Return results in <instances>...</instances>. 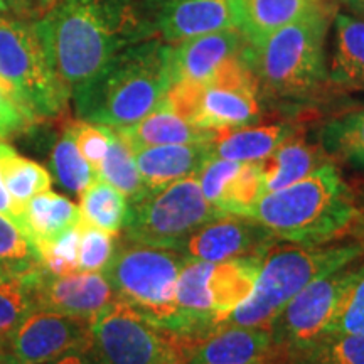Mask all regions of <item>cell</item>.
<instances>
[{
    "label": "cell",
    "instance_id": "obj_1",
    "mask_svg": "<svg viewBox=\"0 0 364 364\" xmlns=\"http://www.w3.org/2000/svg\"><path fill=\"white\" fill-rule=\"evenodd\" d=\"M34 24L73 93L127 46L159 38L157 0H51Z\"/></svg>",
    "mask_w": 364,
    "mask_h": 364
},
{
    "label": "cell",
    "instance_id": "obj_2",
    "mask_svg": "<svg viewBox=\"0 0 364 364\" xmlns=\"http://www.w3.org/2000/svg\"><path fill=\"white\" fill-rule=\"evenodd\" d=\"M171 44L161 38L127 46L73 91L78 120L124 129L149 115L169 91Z\"/></svg>",
    "mask_w": 364,
    "mask_h": 364
},
{
    "label": "cell",
    "instance_id": "obj_3",
    "mask_svg": "<svg viewBox=\"0 0 364 364\" xmlns=\"http://www.w3.org/2000/svg\"><path fill=\"white\" fill-rule=\"evenodd\" d=\"M245 216L279 241L322 245L341 240L353 230L359 220V206L336 162L329 161L306 179L260 196Z\"/></svg>",
    "mask_w": 364,
    "mask_h": 364
},
{
    "label": "cell",
    "instance_id": "obj_4",
    "mask_svg": "<svg viewBox=\"0 0 364 364\" xmlns=\"http://www.w3.org/2000/svg\"><path fill=\"white\" fill-rule=\"evenodd\" d=\"M338 6L318 9L245 48L243 58L272 98H307L329 85L326 39Z\"/></svg>",
    "mask_w": 364,
    "mask_h": 364
},
{
    "label": "cell",
    "instance_id": "obj_5",
    "mask_svg": "<svg viewBox=\"0 0 364 364\" xmlns=\"http://www.w3.org/2000/svg\"><path fill=\"white\" fill-rule=\"evenodd\" d=\"M364 257L361 241H331L322 245L280 247L275 243L262 260L253 294L228 314L218 326L267 327L287 304L311 282L351 265Z\"/></svg>",
    "mask_w": 364,
    "mask_h": 364
},
{
    "label": "cell",
    "instance_id": "obj_6",
    "mask_svg": "<svg viewBox=\"0 0 364 364\" xmlns=\"http://www.w3.org/2000/svg\"><path fill=\"white\" fill-rule=\"evenodd\" d=\"M265 255L226 262L188 260L176 287V332L201 343L253 294Z\"/></svg>",
    "mask_w": 364,
    "mask_h": 364
},
{
    "label": "cell",
    "instance_id": "obj_7",
    "mask_svg": "<svg viewBox=\"0 0 364 364\" xmlns=\"http://www.w3.org/2000/svg\"><path fill=\"white\" fill-rule=\"evenodd\" d=\"M188 262L181 248H162L122 240L102 272L115 299L154 324L176 332V287Z\"/></svg>",
    "mask_w": 364,
    "mask_h": 364
},
{
    "label": "cell",
    "instance_id": "obj_8",
    "mask_svg": "<svg viewBox=\"0 0 364 364\" xmlns=\"http://www.w3.org/2000/svg\"><path fill=\"white\" fill-rule=\"evenodd\" d=\"M243 53L223 63L204 83L171 85L166 103L186 122L216 134L255 124L262 115L260 88Z\"/></svg>",
    "mask_w": 364,
    "mask_h": 364
},
{
    "label": "cell",
    "instance_id": "obj_9",
    "mask_svg": "<svg viewBox=\"0 0 364 364\" xmlns=\"http://www.w3.org/2000/svg\"><path fill=\"white\" fill-rule=\"evenodd\" d=\"M198 344L115 299L91 318L86 349L98 364H186Z\"/></svg>",
    "mask_w": 364,
    "mask_h": 364
},
{
    "label": "cell",
    "instance_id": "obj_10",
    "mask_svg": "<svg viewBox=\"0 0 364 364\" xmlns=\"http://www.w3.org/2000/svg\"><path fill=\"white\" fill-rule=\"evenodd\" d=\"M0 78L38 120L66 112L71 91L53 68L34 21L0 16Z\"/></svg>",
    "mask_w": 364,
    "mask_h": 364
},
{
    "label": "cell",
    "instance_id": "obj_11",
    "mask_svg": "<svg viewBox=\"0 0 364 364\" xmlns=\"http://www.w3.org/2000/svg\"><path fill=\"white\" fill-rule=\"evenodd\" d=\"M220 216L203 196L198 176H189L132 204L124 231L136 243L182 248L198 228Z\"/></svg>",
    "mask_w": 364,
    "mask_h": 364
},
{
    "label": "cell",
    "instance_id": "obj_12",
    "mask_svg": "<svg viewBox=\"0 0 364 364\" xmlns=\"http://www.w3.org/2000/svg\"><path fill=\"white\" fill-rule=\"evenodd\" d=\"M351 265L311 282L273 318L272 336L284 351L285 359L326 334L336 302L349 279Z\"/></svg>",
    "mask_w": 364,
    "mask_h": 364
},
{
    "label": "cell",
    "instance_id": "obj_13",
    "mask_svg": "<svg viewBox=\"0 0 364 364\" xmlns=\"http://www.w3.org/2000/svg\"><path fill=\"white\" fill-rule=\"evenodd\" d=\"M91 318L34 309L17 327L4 353L19 364H44L88 348Z\"/></svg>",
    "mask_w": 364,
    "mask_h": 364
},
{
    "label": "cell",
    "instance_id": "obj_14",
    "mask_svg": "<svg viewBox=\"0 0 364 364\" xmlns=\"http://www.w3.org/2000/svg\"><path fill=\"white\" fill-rule=\"evenodd\" d=\"M277 241L252 218L223 215L198 228L181 250L188 260L226 262L265 255Z\"/></svg>",
    "mask_w": 364,
    "mask_h": 364
},
{
    "label": "cell",
    "instance_id": "obj_15",
    "mask_svg": "<svg viewBox=\"0 0 364 364\" xmlns=\"http://www.w3.org/2000/svg\"><path fill=\"white\" fill-rule=\"evenodd\" d=\"M33 295L36 309L85 318H93L115 300L103 273L80 270L51 275L43 268L33 282Z\"/></svg>",
    "mask_w": 364,
    "mask_h": 364
},
{
    "label": "cell",
    "instance_id": "obj_16",
    "mask_svg": "<svg viewBox=\"0 0 364 364\" xmlns=\"http://www.w3.org/2000/svg\"><path fill=\"white\" fill-rule=\"evenodd\" d=\"M186 364H287L267 327H220L206 336Z\"/></svg>",
    "mask_w": 364,
    "mask_h": 364
},
{
    "label": "cell",
    "instance_id": "obj_17",
    "mask_svg": "<svg viewBox=\"0 0 364 364\" xmlns=\"http://www.w3.org/2000/svg\"><path fill=\"white\" fill-rule=\"evenodd\" d=\"M201 193L221 215L245 216L263 194L258 162L211 157L198 174Z\"/></svg>",
    "mask_w": 364,
    "mask_h": 364
},
{
    "label": "cell",
    "instance_id": "obj_18",
    "mask_svg": "<svg viewBox=\"0 0 364 364\" xmlns=\"http://www.w3.org/2000/svg\"><path fill=\"white\" fill-rule=\"evenodd\" d=\"M247 41L236 27L196 36L171 44V81L174 83H204L230 58L240 56Z\"/></svg>",
    "mask_w": 364,
    "mask_h": 364
},
{
    "label": "cell",
    "instance_id": "obj_19",
    "mask_svg": "<svg viewBox=\"0 0 364 364\" xmlns=\"http://www.w3.org/2000/svg\"><path fill=\"white\" fill-rule=\"evenodd\" d=\"M235 27L230 0H157V34L167 44Z\"/></svg>",
    "mask_w": 364,
    "mask_h": 364
},
{
    "label": "cell",
    "instance_id": "obj_20",
    "mask_svg": "<svg viewBox=\"0 0 364 364\" xmlns=\"http://www.w3.org/2000/svg\"><path fill=\"white\" fill-rule=\"evenodd\" d=\"M132 152L147 193H156L184 177L198 176L204 164L215 157L213 142L154 145Z\"/></svg>",
    "mask_w": 364,
    "mask_h": 364
},
{
    "label": "cell",
    "instance_id": "obj_21",
    "mask_svg": "<svg viewBox=\"0 0 364 364\" xmlns=\"http://www.w3.org/2000/svg\"><path fill=\"white\" fill-rule=\"evenodd\" d=\"M230 6L235 27L253 46L307 14L336 6V0H230Z\"/></svg>",
    "mask_w": 364,
    "mask_h": 364
},
{
    "label": "cell",
    "instance_id": "obj_22",
    "mask_svg": "<svg viewBox=\"0 0 364 364\" xmlns=\"http://www.w3.org/2000/svg\"><path fill=\"white\" fill-rule=\"evenodd\" d=\"M329 161L332 159L327 156L321 145L307 142L306 136L294 132L270 156L258 162L263 194L275 193L306 179L317 167Z\"/></svg>",
    "mask_w": 364,
    "mask_h": 364
},
{
    "label": "cell",
    "instance_id": "obj_23",
    "mask_svg": "<svg viewBox=\"0 0 364 364\" xmlns=\"http://www.w3.org/2000/svg\"><path fill=\"white\" fill-rule=\"evenodd\" d=\"M113 130L130 145L132 150L154 147V145L213 142L216 136V132L199 129L186 122L172 110L166 100H162L149 115H145L136 124Z\"/></svg>",
    "mask_w": 364,
    "mask_h": 364
},
{
    "label": "cell",
    "instance_id": "obj_24",
    "mask_svg": "<svg viewBox=\"0 0 364 364\" xmlns=\"http://www.w3.org/2000/svg\"><path fill=\"white\" fill-rule=\"evenodd\" d=\"M81 221L80 208L65 196L44 191L22 209L19 228L36 250L65 235Z\"/></svg>",
    "mask_w": 364,
    "mask_h": 364
},
{
    "label": "cell",
    "instance_id": "obj_25",
    "mask_svg": "<svg viewBox=\"0 0 364 364\" xmlns=\"http://www.w3.org/2000/svg\"><path fill=\"white\" fill-rule=\"evenodd\" d=\"M329 85L364 90V17L336 12Z\"/></svg>",
    "mask_w": 364,
    "mask_h": 364
},
{
    "label": "cell",
    "instance_id": "obj_26",
    "mask_svg": "<svg viewBox=\"0 0 364 364\" xmlns=\"http://www.w3.org/2000/svg\"><path fill=\"white\" fill-rule=\"evenodd\" d=\"M294 132V127L289 124L245 125L223 130L213 140V152L215 157L226 161L260 162Z\"/></svg>",
    "mask_w": 364,
    "mask_h": 364
},
{
    "label": "cell",
    "instance_id": "obj_27",
    "mask_svg": "<svg viewBox=\"0 0 364 364\" xmlns=\"http://www.w3.org/2000/svg\"><path fill=\"white\" fill-rule=\"evenodd\" d=\"M80 196L81 221L115 236L124 231L130 204L120 191L97 177Z\"/></svg>",
    "mask_w": 364,
    "mask_h": 364
},
{
    "label": "cell",
    "instance_id": "obj_28",
    "mask_svg": "<svg viewBox=\"0 0 364 364\" xmlns=\"http://www.w3.org/2000/svg\"><path fill=\"white\" fill-rule=\"evenodd\" d=\"M0 169L14 204L22 213L29 199L51 188L53 177L43 166L22 157L11 145L0 142Z\"/></svg>",
    "mask_w": 364,
    "mask_h": 364
},
{
    "label": "cell",
    "instance_id": "obj_29",
    "mask_svg": "<svg viewBox=\"0 0 364 364\" xmlns=\"http://www.w3.org/2000/svg\"><path fill=\"white\" fill-rule=\"evenodd\" d=\"M321 147L334 162L364 169V108L327 122L321 132Z\"/></svg>",
    "mask_w": 364,
    "mask_h": 364
},
{
    "label": "cell",
    "instance_id": "obj_30",
    "mask_svg": "<svg viewBox=\"0 0 364 364\" xmlns=\"http://www.w3.org/2000/svg\"><path fill=\"white\" fill-rule=\"evenodd\" d=\"M100 179L107 181L113 188H117L129 199V204L139 203L147 196L140 172L136 169L134 152L130 145L112 129L110 145H108L107 156L98 169Z\"/></svg>",
    "mask_w": 364,
    "mask_h": 364
},
{
    "label": "cell",
    "instance_id": "obj_31",
    "mask_svg": "<svg viewBox=\"0 0 364 364\" xmlns=\"http://www.w3.org/2000/svg\"><path fill=\"white\" fill-rule=\"evenodd\" d=\"M43 270L38 250L16 223L0 215V282L21 280Z\"/></svg>",
    "mask_w": 364,
    "mask_h": 364
},
{
    "label": "cell",
    "instance_id": "obj_32",
    "mask_svg": "<svg viewBox=\"0 0 364 364\" xmlns=\"http://www.w3.org/2000/svg\"><path fill=\"white\" fill-rule=\"evenodd\" d=\"M287 364H364V336L327 332L289 354Z\"/></svg>",
    "mask_w": 364,
    "mask_h": 364
},
{
    "label": "cell",
    "instance_id": "obj_33",
    "mask_svg": "<svg viewBox=\"0 0 364 364\" xmlns=\"http://www.w3.org/2000/svg\"><path fill=\"white\" fill-rule=\"evenodd\" d=\"M327 332L364 336V262L356 260L351 265L349 279L336 302Z\"/></svg>",
    "mask_w": 364,
    "mask_h": 364
},
{
    "label": "cell",
    "instance_id": "obj_34",
    "mask_svg": "<svg viewBox=\"0 0 364 364\" xmlns=\"http://www.w3.org/2000/svg\"><path fill=\"white\" fill-rule=\"evenodd\" d=\"M51 167L56 181L66 191L81 194L98 177V172L86 162L76 147L70 127L59 136L51 154Z\"/></svg>",
    "mask_w": 364,
    "mask_h": 364
},
{
    "label": "cell",
    "instance_id": "obj_35",
    "mask_svg": "<svg viewBox=\"0 0 364 364\" xmlns=\"http://www.w3.org/2000/svg\"><path fill=\"white\" fill-rule=\"evenodd\" d=\"M38 273L27 279L0 282V351L6 349L17 327L36 309L33 282Z\"/></svg>",
    "mask_w": 364,
    "mask_h": 364
},
{
    "label": "cell",
    "instance_id": "obj_36",
    "mask_svg": "<svg viewBox=\"0 0 364 364\" xmlns=\"http://www.w3.org/2000/svg\"><path fill=\"white\" fill-rule=\"evenodd\" d=\"M78 270L102 273L115 253V235L80 221Z\"/></svg>",
    "mask_w": 364,
    "mask_h": 364
},
{
    "label": "cell",
    "instance_id": "obj_37",
    "mask_svg": "<svg viewBox=\"0 0 364 364\" xmlns=\"http://www.w3.org/2000/svg\"><path fill=\"white\" fill-rule=\"evenodd\" d=\"M80 225V223H78ZM80 226L71 228L65 235L49 241L38 250L41 265L51 275H66L78 272Z\"/></svg>",
    "mask_w": 364,
    "mask_h": 364
},
{
    "label": "cell",
    "instance_id": "obj_38",
    "mask_svg": "<svg viewBox=\"0 0 364 364\" xmlns=\"http://www.w3.org/2000/svg\"><path fill=\"white\" fill-rule=\"evenodd\" d=\"M70 130L81 156L98 172L105 156H107L108 145H110V127L78 120L70 125Z\"/></svg>",
    "mask_w": 364,
    "mask_h": 364
},
{
    "label": "cell",
    "instance_id": "obj_39",
    "mask_svg": "<svg viewBox=\"0 0 364 364\" xmlns=\"http://www.w3.org/2000/svg\"><path fill=\"white\" fill-rule=\"evenodd\" d=\"M38 122L11 85L0 78V139L16 135Z\"/></svg>",
    "mask_w": 364,
    "mask_h": 364
},
{
    "label": "cell",
    "instance_id": "obj_40",
    "mask_svg": "<svg viewBox=\"0 0 364 364\" xmlns=\"http://www.w3.org/2000/svg\"><path fill=\"white\" fill-rule=\"evenodd\" d=\"M0 215L9 218V220L14 221L17 226H19L21 213H19V209L16 208V204H14L11 194H9V191L6 188V184H4L2 169H0Z\"/></svg>",
    "mask_w": 364,
    "mask_h": 364
},
{
    "label": "cell",
    "instance_id": "obj_41",
    "mask_svg": "<svg viewBox=\"0 0 364 364\" xmlns=\"http://www.w3.org/2000/svg\"><path fill=\"white\" fill-rule=\"evenodd\" d=\"M44 364H98L95 361L93 356L88 353V349H76V351L66 353L63 356H59L53 361H48Z\"/></svg>",
    "mask_w": 364,
    "mask_h": 364
},
{
    "label": "cell",
    "instance_id": "obj_42",
    "mask_svg": "<svg viewBox=\"0 0 364 364\" xmlns=\"http://www.w3.org/2000/svg\"><path fill=\"white\" fill-rule=\"evenodd\" d=\"M51 0H7L9 9L14 11V9H19V11H27V12H43L48 4Z\"/></svg>",
    "mask_w": 364,
    "mask_h": 364
},
{
    "label": "cell",
    "instance_id": "obj_43",
    "mask_svg": "<svg viewBox=\"0 0 364 364\" xmlns=\"http://www.w3.org/2000/svg\"><path fill=\"white\" fill-rule=\"evenodd\" d=\"M346 2H348L349 6L354 9V11L363 14L364 16V0H346Z\"/></svg>",
    "mask_w": 364,
    "mask_h": 364
},
{
    "label": "cell",
    "instance_id": "obj_44",
    "mask_svg": "<svg viewBox=\"0 0 364 364\" xmlns=\"http://www.w3.org/2000/svg\"><path fill=\"white\" fill-rule=\"evenodd\" d=\"M0 364H19V363L14 361V359L9 356V354H6L4 351H0Z\"/></svg>",
    "mask_w": 364,
    "mask_h": 364
},
{
    "label": "cell",
    "instance_id": "obj_45",
    "mask_svg": "<svg viewBox=\"0 0 364 364\" xmlns=\"http://www.w3.org/2000/svg\"><path fill=\"white\" fill-rule=\"evenodd\" d=\"M11 9H9V4L7 0H0V12H9Z\"/></svg>",
    "mask_w": 364,
    "mask_h": 364
}]
</instances>
